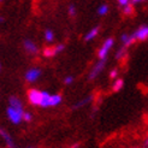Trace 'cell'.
I'll use <instances>...</instances> for the list:
<instances>
[{
    "label": "cell",
    "mask_w": 148,
    "mask_h": 148,
    "mask_svg": "<svg viewBox=\"0 0 148 148\" xmlns=\"http://www.w3.org/2000/svg\"><path fill=\"white\" fill-rule=\"evenodd\" d=\"M136 40L134 38V35H129V34H123L122 35V42H123V47L128 48L129 46H131L132 43H134Z\"/></svg>",
    "instance_id": "cell-9"
},
{
    "label": "cell",
    "mask_w": 148,
    "mask_h": 148,
    "mask_svg": "<svg viewBox=\"0 0 148 148\" xmlns=\"http://www.w3.org/2000/svg\"><path fill=\"white\" fill-rule=\"evenodd\" d=\"M41 75V70L38 69V68H34V69H30L28 70L27 73H25V79L28 82H35Z\"/></svg>",
    "instance_id": "cell-6"
},
{
    "label": "cell",
    "mask_w": 148,
    "mask_h": 148,
    "mask_svg": "<svg viewBox=\"0 0 148 148\" xmlns=\"http://www.w3.org/2000/svg\"><path fill=\"white\" fill-rule=\"evenodd\" d=\"M123 87H124V81L122 78H116V81L112 84V90L113 92H119Z\"/></svg>",
    "instance_id": "cell-15"
},
{
    "label": "cell",
    "mask_w": 148,
    "mask_h": 148,
    "mask_svg": "<svg viewBox=\"0 0 148 148\" xmlns=\"http://www.w3.org/2000/svg\"><path fill=\"white\" fill-rule=\"evenodd\" d=\"M62 100H63V98H62L60 94H53V95H51V97H49V107L58 106L59 103L62 102Z\"/></svg>",
    "instance_id": "cell-11"
},
{
    "label": "cell",
    "mask_w": 148,
    "mask_h": 148,
    "mask_svg": "<svg viewBox=\"0 0 148 148\" xmlns=\"http://www.w3.org/2000/svg\"><path fill=\"white\" fill-rule=\"evenodd\" d=\"M105 64H106V59H100V60L94 65V68L92 69L90 73H89V79H94L97 78L99 73L105 69Z\"/></svg>",
    "instance_id": "cell-4"
},
{
    "label": "cell",
    "mask_w": 148,
    "mask_h": 148,
    "mask_svg": "<svg viewBox=\"0 0 148 148\" xmlns=\"http://www.w3.org/2000/svg\"><path fill=\"white\" fill-rule=\"evenodd\" d=\"M0 136L4 138V141H5L6 146L9 147V148H14V147H16V146H14L13 138L11 137V135H10L5 129H3V128H0Z\"/></svg>",
    "instance_id": "cell-7"
},
{
    "label": "cell",
    "mask_w": 148,
    "mask_h": 148,
    "mask_svg": "<svg viewBox=\"0 0 148 148\" xmlns=\"http://www.w3.org/2000/svg\"><path fill=\"white\" fill-rule=\"evenodd\" d=\"M0 1H1V0H0Z\"/></svg>",
    "instance_id": "cell-30"
},
{
    "label": "cell",
    "mask_w": 148,
    "mask_h": 148,
    "mask_svg": "<svg viewBox=\"0 0 148 148\" xmlns=\"http://www.w3.org/2000/svg\"><path fill=\"white\" fill-rule=\"evenodd\" d=\"M0 70H1V65H0Z\"/></svg>",
    "instance_id": "cell-29"
},
{
    "label": "cell",
    "mask_w": 148,
    "mask_h": 148,
    "mask_svg": "<svg viewBox=\"0 0 148 148\" xmlns=\"http://www.w3.org/2000/svg\"><path fill=\"white\" fill-rule=\"evenodd\" d=\"M72 82H73V77L72 76H68V77H65V79H64L65 84H71Z\"/></svg>",
    "instance_id": "cell-23"
},
{
    "label": "cell",
    "mask_w": 148,
    "mask_h": 148,
    "mask_svg": "<svg viewBox=\"0 0 148 148\" xmlns=\"http://www.w3.org/2000/svg\"><path fill=\"white\" fill-rule=\"evenodd\" d=\"M49 97H51L49 93L42 92V98H41V102H40L41 107H49Z\"/></svg>",
    "instance_id": "cell-14"
},
{
    "label": "cell",
    "mask_w": 148,
    "mask_h": 148,
    "mask_svg": "<svg viewBox=\"0 0 148 148\" xmlns=\"http://www.w3.org/2000/svg\"><path fill=\"white\" fill-rule=\"evenodd\" d=\"M99 30H100V28H99V27H94L92 30H89V32L87 33V35L84 36V40H86V41H90V40H93L95 36L99 34Z\"/></svg>",
    "instance_id": "cell-13"
},
{
    "label": "cell",
    "mask_w": 148,
    "mask_h": 148,
    "mask_svg": "<svg viewBox=\"0 0 148 148\" xmlns=\"http://www.w3.org/2000/svg\"><path fill=\"white\" fill-rule=\"evenodd\" d=\"M57 54V51H56V47H46L45 49H43V56L45 57H54Z\"/></svg>",
    "instance_id": "cell-16"
},
{
    "label": "cell",
    "mask_w": 148,
    "mask_h": 148,
    "mask_svg": "<svg viewBox=\"0 0 148 148\" xmlns=\"http://www.w3.org/2000/svg\"><path fill=\"white\" fill-rule=\"evenodd\" d=\"M9 102H10V106L16 108L18 111H23V103H22V101L17 98V97H11L9 99Z\"/></svg>",
    "instance_id": "cell-10"
},
{
    "label": "cell",
    "mask_w": 148,
    "mask_h": 148,
    "mask_svg": "<svg viewBox=\"0 0 148 148\" xmlns=\"http://www.w3.org/2000/svg\"><path fill=\"white\" fill-rule=\"evenodd\" d=\"M107 12H108V6L107 5H101L98 9V14H100V16H105Z\"/></svg>",
    "instance_id": "cell-20"
},
{
    "label": "cell",
    "mask_w": 148,
    "mask_h": 148,
    "mask_svg": "<svg viewBox=\"0 0 148 148\" xmlns=\"http://www.w3.org/2000/svg\"><path fill=\"white\" fill-rule=\"evenodd\" d=\"M136 41H146L148 40V25H141L137 30L132 34Z\"/></svg>",
    "instance_id": "cell-5"
},
{
    "label": "cell",
    "mask_w": 148,
    "mask_h": 148,
    "mask_svg": "<svg viewBox=\"0 0 148 148\" xmlns=\"http://www.w3.org/2000/svg\"><path fill=\"white\" fill-rule=\"evenodd\" d=\"M125 54H127V48L125 47H122L117 51V53H116V59H123L125 57Z\"/></svg>",
    "instance_id": "cell-18"
},
{
    "label": "cell",
    "mask_w": 148,
    "mask_h": 148,
    "mask_svg": "<svg viewBox=\"0 0 148 148\" xmlns=\"http://www.w3.org/2000/svg\"><path fill=\"white\" fill-rule=\"evenodd\" d=\"M117 1L121 6H125V5H128L130 3V0H117Z\"/></svg>",
    "instance_id": "cell-26"
},
{
    "label": "cell",
    "mask_w": 148,
    "mask_h": 148,
    "mask_svg": "<svg viewBox=\"0 0 148 148\" xmlns=\"http://www.w3.org/2000/svg\"><path fill=\"white\" fill-rule=\"evenodd\" d=\"M113 43H114V40H113L112 38L107 39L105 42L102 43V46L100 47V49H99V52H98V57H99V59H106V57H107V54H108L110 49L112 48V46H113Z\"/></svg>",
    "instance_id": "cell-2"
},
{
    "label": "cell",
    "mask_w": 148,
    "mask_h": 148,
    "mask_svg": "<svg viewBox=\"0 0 148 148\" xmlns=\"http://www.w3.org/2000/svg\"><path fill=\"white\" fill-rule=\"evenodd\" d=\"M93 100V95H89V97H87V98H84V99H82V100H79L78 102H76L75 105H73V110H76V108H81V107H83V106H86L87 103H89L90 101Z\"/></svg>",
    "instance_id": "cell-12"
},
{
    "label": "cell",
    "mask_w": 148,
    "mask_h": 148,
    "mask_svg": "<svg viewBox=\"0 0 148 148\" xmlns=\"http://www.w3.org/2000/svg\"><path fill=\"white\" fill-rule=\"evenodd\" d=\"M64 48H65V46L63 45V43H60V45H57V46H56V51H57V53H59V52L64 51Z\"/></svg>",
    "instance_id": "cell-25"
},
{
    "label": "cell",
    "mask_w": 148,
    "mask_h": 148,
    "mask_svg": "<svg viewBox=\"0 0 148 148\" xmlns=\"http://www.w3.org/2000/svg\"><path fill=\"white\" fill-rule=\"evenodd\" d=\"M23 112H24V111H18V110L13 108L11 106H9V107H7V110H6L7 118H9L10 122L13 123V124H19L22 121H23V119H22Z\"/></svg>",
    "instance_id": "cell-1"
},
{
    "label": "cell",
    "mask_w": 148,
    "mask_h": 148,
    "mask_svg": "<svg viewBox=\"0 0 148 148\" xmlns=\"http://www.w3.org/2000/svg\"><path fill=\"white\" fill-rule=\"evenodd\" d=\"M41 98H42V92H40L38 89H29L28 90V100L32 105L40 106Z\"/></svg>",
    "instance_id": "cell-3"
},
{
    "label": "cell",
    "mask_w": 148,
    "mask_h": 148,
    "mask_svg": "<svg viewBox=\"0 0 148 148\" xmlns=\"http://www.w3.org/2000/svg\"><path fill=\"white\" fill-rule=\"evenodd\" d=\"M30 148H32V147H30Z\"/></svg>",
    "instance_id": "cell-31"
},
{
    "label": "cell",
    "mask_w": 148,
    "mask_h": 148,
    "mask_svg": "<svg viewBox=\"0 0 148 148\" xmlns=\"http://www.w3.org/2000/svg\"><path fill=\"white\" fill-rule=\"evenodd\" d=\"M69 14H70L71 17H75V14H76L75 5H72V4H70V5H69Z\"/></svg>",
    "instance_id": "cell-22"
},
{
    "label": "cell",
    "mask_w": 148,
    "mask_h": 148,
    "mask_svg": "<svg viewBox=\"0 0 148 148\" xmlns=\"http://www.w3.org/2000/svg\"><path fill=\"white\" fill-rule=\"evenodd\" d=\"M117 76H118V70L117 69H113L112 71L110 72V77L111 78H117Z\"/></svg>",
    "instance_id": "cell-24"
},
{
    "label": "cell",
    "mask_w": 148,
    "mask_h": 148,
    "mask_svg": "<svg viewBox=\"0 0 148 148\" xmlns=\"http://www.w3.org/2000/svg\"><path fill=\"white\" fill-rule=\"evenodd\" d=\"M45 39L48 42H52L54 40V34H53V32H52L51 29H47V30L45 32Z\"/></svg>",
    "instance_id": "cell-19"
},
{
    "label": "cell",
    "mask_w": 148,
    "mask_h": 148,
    "mask_svg": "<svg viewBox=\"0 0 148 148\" xmlns=\"http://www.w3.org/2000/svg\"><path fill=\"white\" fill-rule=\"evenodd\" d=\"M22 119H23L24 122H27V123H29V122H32V121H33V116H32L30 112H23Z\"/></svg>",
    "instance_id": "cell-21"
},
{
    "label": "cell",
    "mask_w": 148,
    "mask_h": 148,
    "mask_svg": "<svg viewBox=\"0 0 148 148\" xmlns=\"http://www.w3.org/2000/svg\"><path fill=\"white\" fill-rule=\"evenodd\" d=\"M145 1V0H131V4L132 5H136V4H140V3H142Z\"/></svg>",
    "instance_id": "cell-27"
},
{
    "label": "cell",
    "mask_w": 148,
    "mask_h": 148,
    "mask_svg": "<svg viewBox=\"0 0 148 148\" xmlns=\"http://www.w3.org/2000/svg\"><path fill=\"white\" fill-rule=\"evenodd\" d=\"M143 146H145V148H148V137L146 138V141H145V145H143Z\"/></svg>",
    "instance_id": "cell-28"
},
{
    "label": "cell",
    "mask_w": 148,
    "mask_h": 148,
    "mask_svg": "<svg viewBox=\"0 0 148 148\" xmlns=\"http://www.w3.org/2000/svg\"><path fill=\"white\" fill-rule=\"evenodd\" d=\"M23 45H24V48L27 49V52H29L30 54H36L38 53V46H36L32 40H24Z\"/></svg>",
    "instance_id": "cell-8"
},
{
    "label": "cell",
    "mask_w": 148,
    "mask_h": 148,
    "mask_svg": "<svg viewBox=\"0 0 148 148\" xmlns=\"http://www.w3.org/2000/svg\"><path fill=\"white\" fill-rule=\"evenodd\" d=\"M123 7H124L123 12H124V14H127V16H131V14L134 13V5H132L131 3H129L128 5H125Z\"/></svg>",
    "instance_id": "cell-17"
}]
</instances>
